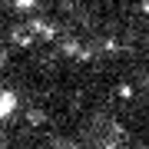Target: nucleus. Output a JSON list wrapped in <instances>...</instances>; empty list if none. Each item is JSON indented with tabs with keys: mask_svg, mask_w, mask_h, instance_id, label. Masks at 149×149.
I'll list each match as a JSON object with an SVG mask.
<instances>
[{
	"mask_svg": "<svg viewBox=\"0 0 149 149\" xmlns=\"http://www.w3.org/2000/svg\"><path fill=\"white\" fill-rule=\"evenodd\" d=\"M17 106H20V96H17V90H10V86H0V119H10Z\"/></svg>",
	"mask_w": 149,
	"mask_h": 149,
	"instance_id": "nucleus-1",
	"label": "nucleus"
},
{
	"mask_svg": "<svg viewBox=\"0 0 149 149\" xmlns=\"http://www.w3.org/2000/svg\"><path fill=\"white\" fill-rule=\"evenodd\" d=\"M13 7L27 13V10H33V7H37V0H13Z\"/></svg>",
	"mask_w": 149,
	"mask_h": 149,
	"instance_id": "nucleus-2",
	"label": "nucleus"
}]
</instances>
